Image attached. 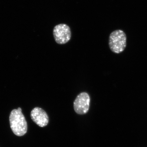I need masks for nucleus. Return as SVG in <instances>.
Returning <instances> with one entry per match:
<instances>
[{"mask_svg": "<svg viewBox=\"0 0 147 147\" xmlns=\"http://www.w3.org/2000/svg\"><path fill=\"white\" fill-rule=\"evenodd\" d=\"M9 120L11 129L14 134L21 137L27 133L28 124L21 108L13 109L11 112Z\"/></svg>", "mask_w": 147, "mask_h": 147, "instance_id": "f257e3e1", "label": "nucleus"}, {"mask_svg": "<svg viewBox=\"0 0 147 147\" xmlns=\"http://www.w3.org/2000/svg\"><path fill=\"white\" fill-rule=\"evenodd\" d=\"M127 36L125 33L121 30L112 32L109 38V47L113 53L119 54L122 53L126 47Z\"/></svg>", "mask_w": 147, "mask_h": 147, "instance_id": "f03ea898", "label": "nucleus"}, {"mask_svg": "<svg viewBox=\"0 0 147 147\" xmlns=\"http://www.w3.org/2000/svg\"><path fill=\"white\" fill-rule=\"evenodd\" d=\"M53 34L56 42L60 45H63L71 39V29L66 24H59L54 27Z\"/></svg>", "mask_w": 147, "mask_h": 147, "instance_id": "7ed1b4c3", "label": "nucleus"}, {"mask_svg": "<svg viewBox=\"0 0 147 147\" xmlns=\"http://www.w3.org/2000/svg\"><path fill=\"white\" fill-rule=\"evenodd\" d=\"M90 101L89 95L86 92H82L76 96L74 101V111L79 115H83L88 112Z\"/></svg>", "mask_w": 147, "mask_h": 147, "instance_id": "20e7f679", "label": "nucleus"}, {"mask_svg": "<svg viewBox=\"0 0 147 147\" xmlns=\"http://www.w3.org/2000/svg\"><path fill=\"white\" fill-rule=\"evenodd\" d=\"M30 116L32 120L40 127L47 126L49 123V117L47 113L39 107H36L32 110Z\"/></svg>", "mask_w": 147, "mask_h": 147, "instance_id": "39448f33", "label": "nucleus"}]
</instances>
